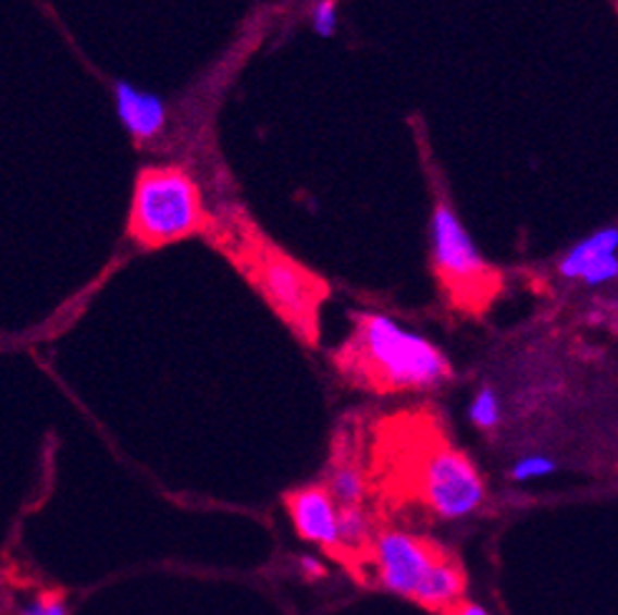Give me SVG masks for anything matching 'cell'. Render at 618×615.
<instances>
[{"label": "cell", "mask_w": 618, "mask_h": 615, "mask_svg": "<svg viewBox=\"0 0 618 615\" xmlns=\"http://www.w3.org/2000/svg\"><path fill=\"white\" fill-rule=\"evenodd\" d=\"M205 236L237 267L299 342L317 347L320 311L330 299V284L320 274L280 249L239 207H224L211 214Z\"/></svg>", "instance_id": "1"}, {"label": "cell", "mask_w": 618, "mask_h": 615, "mask_svg": "<svg viewBox=\"0 0 618 615\" xmlns=\"http://www.w3.org/2000/svg\"><path fill=\"white\" fill-rule=\"evenodd\" d=\"M332 362L353 388L372 395L428 392L453 380L450 359L433 342L375 311H355L353 332Z\"/></svg>", "instance_id": "2"}, {"label": "cell", "mask_w": 618, "mask_h": 615, "mask_svg": "<svg viewBox=\"0 0 618 615\" xmlns=\"http://www.w3.org/2000/svg\"><path fill=\"white\" fill-rule=\"evenodd\" d=\"M385 447L397 450L405 478L435 518L460 520L485 503V480L430 415H405L378 428Z\"/></svg>", "instance_id": "3"}, {"label": "cell", "mask_w": 618, "mask_h": 615, "mask_svg": "<svg viewBox=\"0 0 618 615\" xmlns=\"http://www.w3.org/2000/svg\"><path fill=\"white\" fill-rule=\"evenodd\" d=\"M211 221L201 188L182 167H146L136 179L128 234L144 249L205 236Z\"/></svg>", "instance_id": "4"}, {"label": "cell", "mask_w": 618, "mask_h": 615, "mask_svg": "<svg viewBox=\"0 0 618 615\" xmlns=\"http://www.w3.org/2000/svg\"><path fill=\"white\" fill-rule=\"evenodd\" d=\"M430 239H433V274L445 302L453 309L481 317L500 297L503 274L475 249L441 188L435 192Z\"/></svg>", "instance_id": "5"}, {"label": "cell", "mask_w": 618, "mask_h": 615, "mask_svg": "<svg viewBox=\"0 0 618 615\" xmlns=\"http://www.w3.org/2000/svg\"><path fill=\"white\" fill-rule=\"evenodd\" d=\"M441 551L425 538L410 536L403 530L380 532L375 540L378 578L385 590L403 598H412L415 588L425 578Z\"/></svg>", "instance_id": "6"}, {"label": "cell", "mask_w": 618, "mask_h": 615, "mask_svg": "<svg viewBox=\"0 0 618 615\" xmlns=\"http://www.w3.org/2000/svg\"><path fill=\"white\" fill-rule=\"evenodd\" d=\"M362 428L357 420H349V428H343L335 438V457H332L327 490L337 507H362L368 495V475L362 465Z\"/></svg>", "instance_id": "7"}, {"label": "cell", "mask_w": 618, "mask_h": 615, "mask_svg": "<svg viewBox=\"0 0 618 615\" xmlns=\"http://www.w3.org/2000/svg\"><path fill=\"white\" fill-rule=\"evenodd\" d=\"M287 511L299 538L324 548V551H339L337 505L322 485H309L289 492Z\"/></svg>", "instance_id": "8"}, {"label": "cell", "mask_w": 618, "mask_h": 615, "mask_svg": "<svg viewBox=\"0 0 618 615\" xmlns=\"http://www.w3.org/2000/svg\"><path fill=\"white\" fill-rule=\"evenodd\" d=\"M618 232L616 226H608L604 232L589 236V239L573 246L560 261V274L571 279H583L585 284H604L618 274L616 261Z\"/></svg>", "instance_id": "9"}, {"label": "cell", "mask_w": 618, "mask_h": 615, "mask_svg": "<svg viewBox=\"0 0 618 615\" xmlns=\"http://www.w3.org/2000/svg\"><path fill=\"white\" fill-rule=\"evenodd\" d=\"M113 98H116L119 119L136 144H149L161 136L166 126V106L159 96L138 91L136 86L119 81L113 86Z\"/></svg>", "instance_id": "10"}, {"label": "cell", "mask_w": 618, "mask_h": 615, "mask_svg": "<svg viewBox=\"0 0 618 615\" xmlns=\"http://www.w3.org/2000/svg\"><path fill=\"white\" fill-rule=\"evenodd\" d=\"M462 593H466V576H462L460 565L441 553V557L430 565L425 578L420 580V586L415 588L412 601L430 611H450L462 603Z\"/></svg>", "instance_id": "11"}, {"label": "cell", "mask_w": 618, "mask_h": 615, "mask_svg": "<svg viewBox=\"0 0 618 615\" xmlns=\"http://www.w3.org/2000/svg\"><path fill=\"white\" fill-rule=\"evenodd\" d=\"M339 548H362L370 543V518L362 507H337Z\"/></svg>", "instance_id": "12"}, {"label": "cell", "mask_w": 618, "mask_h": 615, "mask_svg": "<svg viewBox=\"0 0 618 615\" xmlns=\"http://www.w3.org/2000/svg\"><path fill=\"white\" fill-rule=\"evenodd\" d=\"M470 420H473L475 428L481 430H493L500 420V405L498 397L491 388H483L478 392L473 405H470Z\"/></svg>", "instance_id": "13"}, {"label": "cell", "mask_w": 618, "mask_h": 615, "mask_svg": "<svg viewBox=\"0 0 618 615\" xmlns=\"http://www.w3.org/2000/svg\"><path fill=\"white\" fill-rule=\"evenodd\" d=\"M553 470H556V463L548 460V457L531 455V457H523V460L514 465V470H510V478L518 480V482H526V480L543 478V475H551Z\"/></svg>", "instance_id": "14"}, {"label": "cell", "mask_w": 618, "mask_h": 615, "mask_svg": "<svg viewBox=\"0 0 618 615\" xmlns=\"http://www.w3.org/2000/svg\"><path fill=\"white\" fill-rule=\"evenodd\" d=\"M21 615H71V613H69V603L63 601L61 595L44 593L23 605Z\"/></svg>", "instance_id": "15"}, {"label": "cell", "mask_w": 618, "mask_h": 615, "mask_svg": "<svg viewBox=\"0 0 618 615\" xmlns=\"http://www.w3.org/2000/svg\"><path fill=\"white\" fill-rule=\"evenodd\" d=\"M314 28L322 36H330L335 30V3H320L314 8Z\"/></svg>", "instance_id": "16"}, {"label": "cell", "mask_w": 618, "mask_h": 615, "mask_svg": "<svg viewBox=\"0 0 618 615\" xmlns=\"http://www.w3.org/2000/svg\"><path fill=\"white\" fill-rule=\"evenodd\" d=\"M299 568L305 570L307 578H322L324 576V565L312 555H305L302 561H299Z\"/></svg>", "instance_id": "17"}, {"label": "cell", "mask_w": 618, "mask_h": 615, "mask_svg": "<svg viewBox=\"0 0 618 615\" xmlns=\"http://www.w3.org/2000/svg\"><path fill=\"white\" fill-rule=\"evenodd\" d=\"M447 615H491V613L478 603H458L455 608L447 611Z\"/></svg>", "instance_id": "18"}]
</instances>
